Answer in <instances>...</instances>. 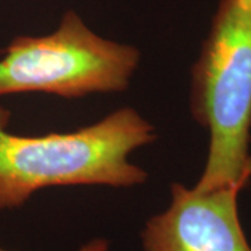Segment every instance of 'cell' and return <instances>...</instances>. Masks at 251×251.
Segmentation results:
<instances>
[{
	"instance_id": "6da1fadb",
	"label": "cell",
	"mask_w": 251,
	"mask_h": 251,
	"mask_svg": "<svg viewBox=\"0 0 251 251\" xmlns=\"http://www.w3.org/2000/svg\"><path fill=\"white\" fill-rule=\"evenodd\" d=\"M9 122L10 112L0 106V211L21 206L41 188L133 187L148 177L128 156L152 143L155 127L133 108L72 133L38 137L11 134Z\"/></svg>"
},
{
	"instance_id": "7a4b0ae2",
	"label": "cell",
	"mask_w": 251,
	"mask_h": 251,
	"mask_svg": "<svg viewBox=\"0 0 251 251\" xmlns=\"http://www.w3.org/2000/svg\"><path fill=\"white\" fill-rule=\"evenodd\" d=\"M190 110L209 131L194 187L209 191L251 180V0H219L191 70Z\"/></svg>"
},
{
	"instance_id": "3957f363",
	"label": "cell",
	"mask_w": 251,
	"mask_h": 251,
	"mask_svg": "<svg viewBox=\"0 0 251 251\" xmlns=\"http://www.w3.org/2000/svg\"><path fill=\"white\" fill-rule=\"evenodd\" d=\"M138 62V49L97 35L70 10L52 34L18 36L1 52L0 97L39 91L81 98L125 91Z\"/></svg>"
},
{
	"instance_id": "277c9868",
	"label": "cell",
	"mask_w": 251,
	"mask_h": 251,
	"mask_svg": "<svg viewBox=\"0 0 251 251\" xmlns=\"http://www.w3.org/2000/svg\"><path fill=\"white\" fill-rule=\"evenodd\" d=\"M243 186L209 191L172 184L171 205L147 221L145 251H251L239 216Z\"/></svg>"
},
{
	"instance_id": "5b68a950",
	"label": "cell",
	"mask_w": 251,
	"mask_h": 251,
	"mask_svg": "<svg viewBox=\"0 0 251 251\" xmlns=\"http://www.w3.org/2000/svg\"><path fill=\"white\" fill-rule=\"evenodd\" d=\"M109 244L106 240L103 239H97V240H92V242L87 243L85 246H82L80 250L77 251H108ZM0 251H10V250H4L0 247Z\"/></svg>"
}]
</instances>
